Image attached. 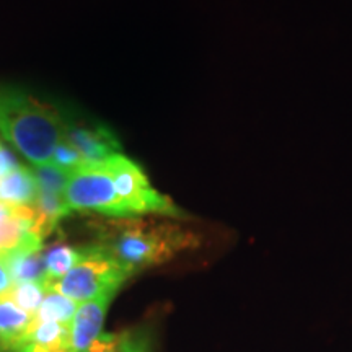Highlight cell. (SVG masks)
<instances>
[{
  "label": "cell",
  "instance_id": "obj_1",
  "mask_svg": "<svg viewBox=\"0 0 352 352\" xmlns=\"http://www.w3.org/2000/svg\"><path fill=\"white\" fill-rule=\"evenodd\" d=\"M199 241L197 233L178 223L131 217L114 219L101 227L96 245L132 276L197 248Z\"/></svg>",
  "mask_w": 352,
  "mask_h": 352
},
{
  "label": "cell",
  "instance_id": "obj_2",
  "mask_svg": "<svg viewBox=\"0 0 352 352\" xmlns=\"http://www.w3.org/2000/svg\"><path fill=\"white\" fill-rule=\"evenodd\" d=\"M0 132L34 166L50 164L65 138V120L50 103L23 88L0 85Z\"/></svg>",
  "mask_w": 352,
  "mask_h": 352
},
{
  "label": "cell",
  "instance_id": "obj_3",
  "mask_svg": "<svg viewBox=\"0 0 352 352\" xmlns=\"http://www.w3.org/2000/svg\"><path fill=\"white\" fill-rule=\"evenodd\" d=\"M103 166L113 178L114 188L129 219L142 215L183 219V210L170 197L158 192L148 182L144 170L131 158L118 153L103 162Z\"/></svg>",
  "mask_w": 352,
  "mask_h": 352
},
{
  "label": "cell",
  "instance_id": "obj_4",
  "mask_svg": "<svg viewBox=\"0 0 352 352\" xmlns=\"http://www.w3.org/2000/svg\"><path fill=\"white\" fill-rule=\"evenodd\" d=\"M129 277L107 252H103L98 245H91L87 246V256L67 274L52 283H43V285L46 292L56 290L70 300L82 303L107 290H120Z\"/></svg>",
  "mask_w": 352,
  "mask_h": 352
},
{
  "label": "cell",
  "instance_id": "obj_5",
  "mask_svg": "<svg viewBox=\"0 0 352 352\" xmlns=\"http://www.w3.org/2000/svg\"><path fill=\"white\" fill-rule=\"evenodd\" d=\"M64 197L70 210H90L111 219H129L103 164H83L72 171Z\"/></svg>",
  "mask_w": 352,
  "mask_h": 352
},
{
  "label": "cell",
  "instance_id": "obj_6",
  "mask_svg": "<svg viewBox=\"0 0 352 352\" xmlns=\"http://www.w3.org/2000/svg\"><path fill=\"white\" fill-rule=\"evenodd\" d=\"M65 140L76 147L85 164H103L121 153V144L107 126H91L87 122L65 121Z\"/></svg>",
  "mask_w": 352,
  "mask_h": 352
},
{
  "label": "cell",
  "instance_id": "obj_7",
  "mask_svg": "<svg viewBox=\"0 0 352 352\" xmlns=\"http://www.w3.org/2000/svg\"><path fill=\"white\" fill-rule=\"evenodd\" d=\"M118 290H107L91 300L78 303L76 315L70 321V341L74 352H88L91 344L98 340L103 331L109 303Z\"/></svg>",
  "mask_w": 352,
  "mask_h": 352
},
{
  "label": "cell",
  "instance_id": "obj_8",
  "mask_svg": "<svg viewBox=\"0 0 352 352\" xmlns=\"http://www.w3.org/2000/svg\"><path fill=\"white\" fill-rule=\"evenodd\" d=\"M6 263L12 285L43 280L46 277V258L43 253V240L38 236L25 240L12 250L0 252Z\"/></svg>",
  "mask_w": 352,
  "mask_h": 352
},
{
  "label": "cell",
  "instance_id": "obj_9",
  "mask_svg": "<svg viewBox=\"0 0 352 352\" xmlns=\"http://www.w3.org/2000/svg\"><path fill=\"white\" fill-rule=\"evenodd\" d=\"M34 328L33 315L12 300L10 294H0V352H16Z\"/></svg>",
  "mask_w": 352,
  "mask_h": 352
},
{
  "label": "cell",
  "instance_id": "obj_10",
  "mask_svg": "<svg viewBox=\"0 0 352 352\" xmlns=\"http://www.w3.org/2000/svg\"><path fill=\"white\" fill-rule=\"evenodd\" d=\"M38 197V182L34 171L19 166L0 176V202L10 208L34 206Z\"/></svg>",
  "mask_w": 352,
  "mask_h": 352
},
{
  "label": "cell",
  "instance_id": "obj_11",
  "mask_svg": "<svg viewBox=\"0 0 352 352\" xmlns=\"http://www.w3.org/2000/svg\"><path fill=\"white\" fill-rule=\"evenodd\" d=\"M85 256L87 246L85 248H77V246L65 243L54 245L50 252L44 254V258H46V277L43 279V283H52V280L60 279Z\"/></svg>",
  "mask_w": 352,
  "mask_h": 352
},
{
  "label": "cell",
  "instance_id": "obj_12",
  "mask_svg": "<svg viewBox=\"0 0 352 352\" xmlns=\"http://www.w3.org/2000/svg\"><path fill=\"white\" fill-rule=\"evenodd\" d=\"M78 303L70 300L69 297L63 296V294L56 292V290H47L41 307L34 314V327L38 323H44V321H56V323H65L70 324L74 315H76Z\"/></svg>",
  "mask_w": 352,
  "mask_h": 352
},
{
  "label": "cell",
  "instance_id": "obj_13",
  "mask_svg": "<svg viewBox=\"0 0 352 352\" xmlns=\"http://www.w3.org/2000/svg\"><path fill=\"white\" fill-rule=\"evenodd\" d=\"M12 300L19 305L21 310L26 314L33 315L36 314L38 308L41 307L46 296V289H44L43 280H33V283H23V284H13L8 289Z\"/></svg>",
  "mask_w": 352,
  "mask_h": 352
},
{
  "label": "cell",
  "instance_id": "obj_14",
  "mask_svg": "<svg viewBox=\"0 0 352 352\" xmlns=\"http://www.w3.org/2000/svg\"><path fill=\"white\" fill-rule=\"evenodd\" d=\"M34 176H36L38 189L50 192H57V195H64L65 186H67L70 173L64 170L56 168L54 165L44 164L38 165L34 170Z\"/></svg>",
  "mask_w": 352,
  "mask_h": 352
},
{
  "label": "cell",
  "instance_id": "obj_15",
  "mask_svg": "<svg viewBox=\"0 0 352 352\" xmlns=\"http://www.w3.org/2000/svg\"><path fill=\"white\" fill-rule=\"evenodd\" d=\"M50 164L54 165L56 168L67 171V173H72V171L80 168L85 162H83L80 152H78L76 147H72V145L64 139L57 144Z\"/></svg>",
  "mask_w": 352,
  "mask_h": 352
},
{
  "label": "cell",
  "instance_id": "obj_16",
  "mask_svg": "<svg viewBox=\"0 0 352 352\" xmlns=\"http://www.w3.org/2000/svg\"><path fill=\"white\" fill-rule=\"evenodd\" d=\"M116 352H152L151 338L144 331H131L120 334Z\"/></svg>",
  "mask_w": 352,
  "mask_h": 352
},
{
  "label": "cell",
  "instance_id": "obj_17",
  "mask_svg": "<svg viewBox=\"0 0 352 352\" xmlns=\"http://www.w3.org/2000/svg\"><path fill=\"white\" fill-rule=\"evenodd\" d=\"M16 352H74L72 342H38L26 340Z\"/></svg>",
  "mask_w": 352,
  "mask_h": 352
},
{
  "label": "cell",
  "instance_id": "obj_18",
  "mask_svg": "<svg viewBox=\"0 0 352 352\" xmlns=\"http://www.w3.org/2000/svg\"><path fill=\"white\" fill-rule=\"evenodd\" d=\"M12 287V280H10V274H8L6 263H3L2 256H0V294L7 292L8 289Z\"/></svg>",
  "mask_w": 352,
  "mask_h": 352
},
{
  "label": "cell",
  "instance_id": "obj_19",
  "mask_svg": "<svg viewBox=\"0 0 352 352\" xmlns=\"http://www.w3.org/2000/svg\"><path fill=\"white\" fill-rule=\"evenodd\" d=\"M118 341H120V334H118V340H116V342H114V346L111 347V349H108L107 352H116V347H118Z\"/></svg>",
  "mask_w": 352,
  "mask_h": 352
}]
</instances>
